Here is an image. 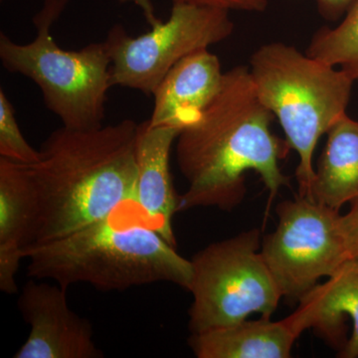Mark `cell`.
Returning a JSON list of instances; mask_svg holds the SVG:
<instances>
[{
	"label": "cell",
	"mask_w": 358,
	"mask_h": 358,
	"mask_svg": "<svg viewBox=\"0 0 358 358\" xmlns=\"http://www.w3.org/2000/svg\"><path fill=\"white\" fill-rule=\"evenodd\" d=\"M274 117L259 99L248 66L225 72L217 95L176 138V162L188 183L178 211H232L246 196L245 173L251 171L262 179L271 199L288 186L280 160L291 147L272 133Z\"/></svg>",
	"instance_id": "cell-1"
},
{
	"label": "cell",
	"mask_w": 358,
	"mask_h": 358,
	"mask_svg": "<svg viewBox=\"0 0 358 358\" xmlns=\"http://www.w3.org/2000/svg\"><path fill=\"white\" fill-rule=\"evenodd\" d=\"M138 124L128 119L94 129L62 126L45 140L39 159L27 166L38 205L30 246L76 232L134 201Z\"/></svg>",
	"instance_id": "cell-2"
},
{
	"label": "cell",
	"mask_w": 358,
	"mask_h": 358,
	"mask_svg": "<svg viewBox=\"0 0 358 358\" xmlns=\"http://www.w3.org/2000/svg\"><path fill=\"white\" fill-rule=\"evenodd\" d=\"M152 227L129 202L107 217L24 251L27 275L69 288L88 284L103 292L171 282L189 288L192 261Z\"/></svg>",
	"instance_id": "cell-3"
},
{
	"label": "cell",
	"mask_w": 358,
	"mask_h": 358,
	"mask_svg": "<svg viewBox=\"0 0 358 358\" xmlns=\"http://www.w3.org/2000/svg\"><path fill=\"white\" fill-rule=\"evenodd\" d=\"M248 67L259 99L298 154L300 196L310 199L313 152L320 138L346 115L355 81L343 70L282 42L262 45Z\"/></svg>",
	"instance_id": "cell-4"
},
{
	"label": "cell",
	"mask_w": 358,
	"mask_h": 358,
	"mask_svg": "<svg viewBox=\"0 0 358 358\" xmlns=\"http://www.w3.org/2000/svg\"><path fill=\"white\" fill-rule=\"evenodd\" d=\"M70 0H44L33 18L36 36L29 43L0 35V61L4 69L22 75L41 91L47 109L70 129L103 126L110 83V59L105 42L80 50H66L56 43L52 28Z\"/></svg>",
	"instance_id": "cell-5"
},
{
	"label": "cell",
	"mask_w": 358,
	"mask_h": 358,
	"mask_svg": "<svg viewBox=\"0 0 358 358\" xmlns=\"http://www.w3.org/2000/svg\"><path fill=\"white\" fill-rule=\"evenodd\" d=\"M261 246L260 230L251 229L193 256L190 333L229 326L253 313L272 317L282 296Z\"/></svg>",
	"instance_id": "cell-6"
},
{
	"label": "cell",
	"mask_w": 358,
	"mask_h": 358,
	"mask_svg": "<svg viewBox=\"0 0 358 358\" xmlns=\"http://www.w3.org/2000/svg\"><path fill=\"white\" fill-rule=\"evenodd\" d=\"M152 16V29L131 36L122 25L110 28L105 40L110 59L112 86L152 95L159 82L181 59L209 49L232 35L230 11L173 3L166 21L152 17L147 0H136Z\"/></svg>",
	"instance_id": "cell-7"
},
{
	"label": "cell",
	"mask_w": 358,
	"mask_h": 358,
	"mask_svg": "<svg viewBox=\"0 0 358 358\" xmlns=\"http://www.w3.org/2000/svg\"><path fill=\"white\" fill-rule=\"evenodd\" d=\"M277 214V227L263 238L261 252L282 298L299 303L350 260L341 214L300 195L278 205Z\"/></svg>",
	"instance_id": "cell-8"
},
{
	"label": "cell",
	"mask_w": 358,
	"mask_h": 358,
	"mask_svg": "<svg viewBox=\"0 0 358 358\" xmlns=\"http://www.w3.org/2000/svg\"><path fill=\"white\" fill-rule=\"evenodd\" d=\"M67 289L56 282H26L18 308L30 333L14 358L103 357L91 322L70 308Z\"/></svg>",
	"instance_id": "cell-9"
},
{
	"label": "cell",
	"mask_w": 358,
	"mask_h": 358,
	"mask_svg": "<svg viewBox=\"0 0 358 358\" xmlns=\"http://www.w3.org/2000/svg\"><path fill=\"white\" fill-rule=\"evenodd\" d=\"M225 72L218 56L209 49L195 51L169 71L155 88L152 127H173L182 131L199 119L217 95Z\"/></svg>",
	"instance_id": "cell-10"
},
{
	"label": "cell",
	"mask_w": 358,
	"mask_h": 358,
	"mask_svg": "<svg viewBox=\"0 0 358 358\" xmlns=\"http://www.w3.org/2000/svg\"><path fill=\"white\" fill-rule=\"evenodd\" d=\"M180 129L138 124L136 143V176L134 203L148 222L166 241L176 246L173 220L179 196L171 173V154Z\"/></svg>",
	"instance_id": "cell-11"
},
{
	"label": "cell",
	"mask_w": 358,
	"mask_h": 358,
	"mask_svg": "<svg viewBox=\"0 0 358 358\" xmlns=\"http://www.w3.org/2000/svg\"><path fill=\"white\" fill-rule=\"evenodd\" d=\"M299 303L294 313L303 331L339 345V357H358V261L343 264Z\"/></svg>",
	"instance_id": "cell-12"
},
{
	"label": "cell",
	"mask_w": 358,
	"mask_h": 358,
	"mask_svg": "<svg viewBox=\"0 0 358 358\" xmlns=\"http://www.w3.org/2000/svg\"><path fill=\"white\" fill-rule=\"evenodd\" d=\"M38 205L26 164L0 157V289L18 292L16 275L32 244Z\"/></svg>",
	"instance_id": "cell-13"
},
{
	"label": "cell",
	"mask_w": 358,
	"mask_h": 358,
	"mask_svg": "<svg viewBox=\"0 0 358 358\" xmlns=\"http://www.w3.org/2000/svg\"><path fill=\"white\" fill-rule=\"evenodd\" d=\"M303 331L293 313L277 322L261 317L192 334L188 345L199 358H288Z\"/></svg>",
	"instance_id": "cell-14"
},
{
	"label": "cell",
	"mask_w": 358,
	"mask_h": 358,
	"mask_svg": "<svg viewBox=\"0 0 358 358\" xmlns=\"http://www.w3.org/2000/svg\"><path fill=\"white\" fill-rule=\"evenodd\" d=\"M327 134L310 199L339 210L358 199V121L346 114Z\"/></svg>",
	"instance_id": "cell-15"
},
{
	"label": "cell",
	"mask_w": 358,
	"mask_h": 358,
	"mask_svg": "<svg viewBox=\"0 0 358 358\" xmlns=\"http://www.w3.org/2000/svg\"><path fill=\"white\" fill-rule=\"evenodd\" d=\"M306 53L358 81V0L352 2L338 26H322L315 31Z\"/></svg>",
	"instance_id": "cell-16"
},
{
	"label": "cell",
	"mask_w": 358,
	"mask_h": 358,
	"mask_svg": "<svg viewBox=\"0 0 358 358\" xmlns=\"http://www.w3.org/2000/svg\"><path fill=\"white\" fill-rule=\"evenodd\" d=\"M40 152L26 141L21 133L15 110L3 89H0V157L18 164H35Z\"/></svg>",
	"instance_id": "cell-17"
},
{
	"label": "cell",
	"mask_w": 358,
	"mask_h": 358,
	"mask_svg": "<svg viewBox=\"0 0 358 358\" xmlns=\"http://www.w3.org/2000/svg\"><path fill=\"white\" fill-rule=\"evenodd\" d=\"M173 3L214 7L228 11L260 13L268 8V0H171Z\"/></svg>",
	"instance_id": "cell-18"
},
{
	"label": "cell",
	"mask_w": 358,
	"mask_h": 358,
	"mask_svg": "<svg viewBox=\"0 0 358 358\" xmlns=\"http://www.w3.org/2000/svg\"><path fill=\"white\" fill-rule=\"evenodd\" d=\"M350 205V211L341 214V228L350 260L358 261V199Z\"/></svg>",
	"instance_id": "cell-19"
},
{
	"label": "cell",
	"mask_w": 358,
	"mask_h": 358,
	"mask_svg": "<svg viewBox=\"0 0 358 358\" xmlns=\"http://www.w3.org/2000/svg\"><path fill=\"white\" fill-rule=\"evenodd\" d=\"M322 18L336 21L348 11L355 0H315Z\"/></svg>",
	"instance_id": "cell-20"
}]
</instances>
